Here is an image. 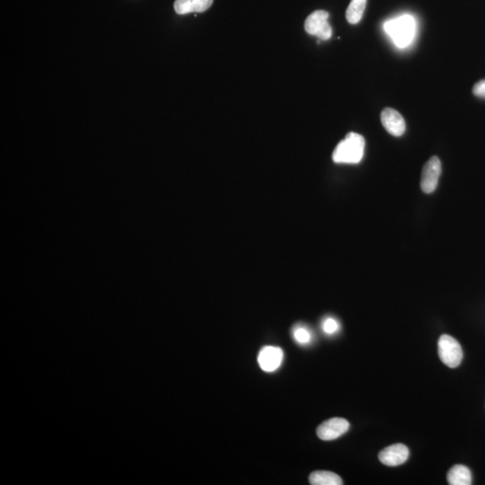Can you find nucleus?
<instances>
[{"instance_id":"obj_15","label":"nucleus","mask_w":485,"mask_h":485,"mask_svg":"<svg viewBox=\"0 0 485 485\" xmlns=\"http://www.w3.org/2000/svg\"><path fill=\"white\" fill-rule=\"evenodd\" d=\"M322 328L325 333L333 334L339 330L340 325L338 322L333 318H327L324 319L323 324H322Z\"/></svg>"},{"instance_id":"obj_16","label":"nucleus","mask_w":485,"mask_h":485,"mask_svg":"<svg viewBox=\"0 0 485 485\" xmlns=\"http://www.w3.org/2000/svg\"><path fill=\"white\" fill-rule=\"evenodd\" d=\"M473 93L478 98H485V80L475 84L474 89H473Z\"/></svg>"},{"instance_id":"obj_6","label":"nucleus","mask_w":485,"mask_h":485,"mask_svg":"<svg viewBox=\"0 0 485 485\" xmlns=\"http://www.w3.org/2000/svg\"><path fill=\"white\" fill-rule=\"evenodd\" d=\"M349 429L347 420L342 418H332L324 421L316 430L318 438L322 441H333L345 434Z\"/></svg>"},{"instance_id":"obj_14","label":"nucleus","mask_w":485,"mask_h":485,"mask_svg":"<svg viewBox=\"0 0 485 485\" xmlns=\"http://www.w3.org/2000/svg\"><path fill=\"white\" fill-rule=\"evenodd\" d=\"M293 337L298 345H307L312 339L311 333H310L309 331L306 327H300V325L294 328Z\"/></svg>"},{"instance_id":"obj_9","label":"nucleus","mask_w":485,"mask_h":485,"mask_svg":"<svg viewBox=\"0 0 485 485\" xmlns=\"http://www.w3.org/2000/svg\"><path fill=\"white\" fill-rule=\"evenodd\" d=\"M381 122L388 134L394 137H400L405 134L406 128L405 119L396 110L385 108L381 113Z\"/></svg>"},{"instance_id":"obj_3","label":"nucleus","mask_w":485,"mask_h":485,"mask_svg":"<svg viewBox=\"0 0 485 485\" xmlns=\"http://www.w3.org/2000/svg\"><path fill=\"white\" fill-rule=\"evenodd\" d=\"M439 356L445 365L457 367L463 360V351L460 343L454 337L443 334L438 342Z\"/></svg>"},{"instance_id":"obj_10","label":"nucleus","mask_w":485,"mask_h":485,"mask_svg":"<svg viewBox=\"0 0 485 485\" xmlns=\"http://www.w3.org/2000/svg\"><path fill=\"white\" fill-rule=\"evenodd\" d=\"M213 0H176L174 10L177 14L203 13L212 7Z\"/></svg>"},{"instance_id":"obj_4","label":"nucleus","mask_w":485,"mask_h":485,"mask_svg":"<svg viewBox=\"0 0 485 485\" xmlns=\"http://www.w3.org/2000/svg\"><path fill=\"white\" fill-rule=\"evenodd\" d=\"M329 13L324 10H316L307 17L305 30L307 34L316 36L319 40L327 41L332 37L333 30L328 23Z\"/></svg>"},{"instance_id":"obj_8","label":"nucleus","mask_w":485,"mask_h":485,"mask_svg":"<svg viewBox=\"0 0 485 485\" xmlns=\"http://www.w3.org/2000/svg\"><path fill=\"white\" fill-rule=\"evenodd\" d=\"M409 455L408 448L405 445L394 444L381 451L378 459L385 466H399L408 461Z\"/></svg>"},{"instance_id":"obj_2","label":"nucleus","mask_w":485,"mask_h":485,"mask_svg":"<svg viewBox=\"0 0 485 485\" xmlns=\"http://www.w3.org/2000/svg\"><path fill=\"white\" fill-rule=\"evenodd\" d=\"M384 28L396 46L405 48L412 43L417 25L414 17L403 15L385 22Z\"/></svg>"},{"instance_id":"obj_1","label":"nucleus","mask_w":485,"mask_h":485,"mask_svg":"<svg viewBox=\"0 0 485 485\" xmlns=\"http://www.w3.org/2000/svg\"><path fill=\"white\" fill-rule=\"evenodd\" d=\"M364 149V138L355 132H349L334 149L333 161L337 164H358L363 158Z\"/></svg>"},{"instance_id":"obj_12","label":"nucleus","mask_w":485,"mask_h":485,"mask_svg":"<svg viewBox=\"0 0 485 485\" xmlns=\"http://www.w3.org/2000/svg\"><path fill=\"white\" fill-rule=\"evenodd\" d=\"M309 483L312 485H342L343 482L338 475L333 472H313L309 477Z\"/></svg>"},{"instance_id":"obj_11","label":"nucleus","mask_w":485,"mask_h":485,"mask_svg":"<svg viewBox=\"0 0 485 485\" xmlns=\"http://www.w3.org/2000/svg\"><path fill=\"white\" fill-rule=\"evenodd\" d=\"M448 484L450 485H470L472 484V473L465 466H454L447 475Z\"/></svg>"},{"instance_id":"obj_7","label":"nucleus","mask_w":485,"mask_h":485,"mask_svg":"<svg viewBox=\"0 0 485 485\" xmlns=\"http://www.w3.org/2000/svg\"><path fill=\"white\" fill-rule=\"evenodd\" d=\"M283 357L282 349L274 346H265L258 355V363L265 372H273L282 365Z\"/></svg>"},{"instance_id":"obj_13","label":"nucleus","mask_w":485,"mask_h":485,"mask_svg":"<svg viewBox=\"0 0 485 485\" xmlns=\"http://www.w3.org/2000/svg\"><path fill=\"white\" fill-rule=\"evenodd\" d=\"M367 0H351L347 10H346V19L351 25H356L363 17L365 11Z\"/></svg>"},{"instance_id":"obj_5","label":"nucleus","mask_w":485,"mask_h":485,"mask_svg":"<svg viewBox=\"0 0 485 485\" xmlns=\"http://www.w3.org/2000/svg\"><path fill=\"white\" fill-rule=\"evenodd\" d=\"M441 174V162L438 156H432L423 167L421 173V188L425 194H432L438 186Z\"/></svg>"}]
</instances>
